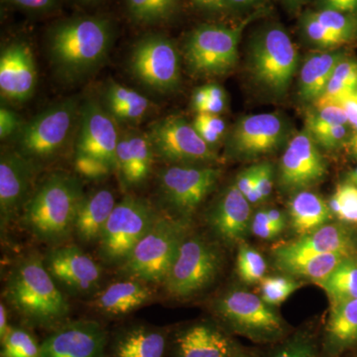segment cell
Returning a JSON list of instances; mask_svg holds the SVG:
<instances>
[{"label":"cell","instance_id":"obj_30","mask_svg":"<svg viewBox=\"0 0 357 357\" xmlns=\"http://www.w3.org/2000/svg\"><path fill=\"white\" fill-rule=\"evenodd\" d=\"M342 53L328 52L307 59L301 69L300 96L305 100L316 102L325 93L333 70L340 61Z\"/></svg>","mask_w":357,"mask_h":357},{"label":"cell","instance_id":"obj_3","mask_svg":"<svg viewBox=\"0 0 357 357\" xmlns=\"http://www.w3.org/2000/svg\"><path fill=\"white\" fill-rule=\"evenodd\" d=\"M109 21L79 17L59 23L49 33L52 63L65 77L76 79L100 67L112 45Z\"/></svg>","mask_w":357,"mask_h":357},{"label":"cell","instance_id":"obj_12","mask_svg":"<svg viewBox=\"0 0 357 357\" xmlns=\"http://www.w3.org/2000/svg\"><path fill=\"white\" fill-rule=\"evenodd\" d=\"M43 262L58 287L70 297L91 298L100 289L102 265L76 244L49 248Z\"/></svg>","mask_w":357,"mask_h":357},{"label":"cell","instance_id":"obj_11","mask_svg":"<svg viewBox=\"0 0 357 357\" xmlns=\"http://www.w3.org/2000/svg\"><path fill=\"white\" fill-rule=\"evenodd\" d=\"M241 29L203 25L194 30L185 46V60L192 72L218 76L234 69L238 60Z\"/></svg>","mask_w":357,"mask_h":357},{"label":"cell","instance_id":"obj_43","mask_svg":"<svg viewBox=\"0 0 357 357\" xmlns=\"http://www.w3.org/2000/svg\"><path fill=\"white\" fill-rule=\"evenodd\" d=\"M316 114L307 119V128L310 132L325 130L335 126H347L349 123L347 114L342 107L328 105V107L317 109Z\"/></svg>","mask_w":357,"mask_h":357},{"label":"cell","instance_id":"obj_28","mask_svg":"<svg viewBox=\"0 0 357 357\" xmlns=\"http://www.w3.org/2000/svg\"><path fill=\"white\" fill-rule=\"evenodd\" d=\"M357 344V299L333 303L325 328L321 357H337Z\"/></svg>","mask_w":357,"mask_h":357},{"label":"cell","instance_id":"obj_5","mask_svg":"<svg viewBox=\"0 0 357 357\" xmlns=\"http://www.w3.org/2000/svg\"><path fill=\"white\" fill-rule=\"evenodd\" d=\"M217 321L230 333L259 344H277L287 337L281 317L258 296L243 290L225 293L213 304Z\"/></svg>","mask_w":357,"mask_h":357},{"label":"cell","instance_id":"obj_4","mask_svg":"<svg viewBox=\"0 0 357 357\" xmlns=\"http://www.w3.org/2000/svg\"><path fill=\"white\" fill-rule=\"evenodd\" d=\"M190 225L189 220L171 218L160 211L153 227L134 248L128 260L116 268L119 274L162 285L189 232Z\"/></svg>","mask_w":357,"mask_h":357},{"label":"cell","instance_id":"obj_7","mask_svg":"<svg viewBox=\"0 0 357 357\" xmlns=\"http://www.w3.org/2000/svg\"><path fill=\"white\" fill-rule=\"evenodd\" d=\"M222 264V255L215 244L188 232L162 285L171 298L194 297L215 282Z\"/></svg>","mask_w":357,"mask_h":357},{"label":"cell","instance_id":"obj_38","mask_svg":"<svg viewBox=\"0 0 357 357\" xmlns=\"http://www.w3.org/2000/svg\"><path fill=\"white\" fill-rule=\"evenodd\" d=\"M310 13L319 24L342 40L344 44L349 43L356 38L357 18L354 14L340 13L328 8L312 11Z\"/></svg>","mask_w":357,"mask_h":357},{"label":"cell","instance_id":"obj_13","mask_svg":"<svg viewBox=\"0 0 357 357\" xmlns=\"http://www.w3.org/2000/svg\"><path fill=\"white\" fill-rule=\"evenodd\" d=\"M154 153L173 165L208 164L217 160L215 152L197 132L192 124L180 116L155 122L147 134Z\"/></svg>","mask_w":357,"mask_h":357},{"label":"cell","instance_id":"obj_47","mask_svg":"<svg viewBox=\"0 0 357 357\" xmlns=\"http://www.w3.org/2000/svg\"><path fill=\"white\" fill-rule=\"evenodd\" d=\"M255 185L263 199L271 195L273 190V167L271 164L264 162L256 165Z\"/></svg>","mask_w":357,"mask_h":357},{"label":"cell","instance_id":"obj_53","mask_svg":"<svg viewBox=\"0 0 357 357\" xmlns=\"http://www.w3.org/2000/svg\"><path fill=\"white\" fill-rule=\"evenodd\" d=\"M340 107L347 114L349 126L354 129V132H357V91L345 98Z\"/></svg>","mask_w":357,"mask_h":357},{"label":"cell","instance_id":"obj_41","mask_svg":"<svg viewBox=\"0 0 357 357\" xmlns=\"http://www.w3.org/2000/svg\"><path fill=\"white\" fill-rule=\"evenodd\" d=\"M261 299L269 306H278L290 297L300 284L285 277H264L261 282Z\"/></svg>","mask_w":357,"mask_h":357},{"label":"cell","instance_id":"obj_56","mask_svg":"<svg viewBox=\"0 0 357 357\" xmlns=\"http://www.w3.org/2000/svg\"><path fill=\"white\" fill-rule=\"evenodd\" d=\"M9 326L10 325L8 323V311H7L6 304L1 302L0 304V340H2L6 335Z\"/></svg>","mask_w":357,"mask_h":357},{"label":"cell","instance_id":"obj_48","mask_svg":"<svg viewBox=\"0 0 357 357\" xmlns=\"http://www.w3.org/2000/svg\"><path fill=\"white\" fill-rule=\"evenodd\" d=\"M20 117L13 110L7 107L0 109V138L1 140L7 139L11 136H15L20 130Z\"/></svg>","mask_w":357,"mask_h":357},{"label":"cell","instance_id":"obj_33","mask_svg":"<svg viewBox=\"0 0 357 357\" xmlns=\"http://www.w3.org/2000/svg\"><path fill=\"white\" fill-rule=\"evenodd\" d=\"M347 257L351 256L340 253H328L279 263L277 266L280 268L282 271L287 272L294 276L304 277L318 283L319 281L325 280L326 277Z\"/></svg>","mask_w":357,"mask_h":357},{"label":"cell","instance_id":"obj_19","mask_svg":"<svg viewBox=\"0 0 357 357\" xmlns=\"http://www.w3.org/2000/svg\"><path fill=\"white\" fill-rule=\"evenodd\" d=\"M100 288L91 296L88 306L91 312L107 319H121L153 302L155 285L137 279L121 277Z\"/></svg>","mask_w":357,"mask_h":357},{"label":"cell","instance_id":"obj_54","mask_svg":"<svg viewBox=\"0 0 357 357\" xmlns=\"http://www.w3.org/2000/svg\"><path fill=\"white\" fill-rule=\"evenodd\" d=\"M267 215L275 229H278L280 232L283 231L286 225L285 218H284L283 213L278 210H268Z\"/></svg>","mask_w":357,"mask_h":357},{"label":"cell","instance_id":"obj_50","mask_svg":"<svg viewBox=\"0 0 357 357\" xmlns=\"http://www.w3.org/2000/svg\"><path fill=\"white\" fill-rule=\"evenodd\" d=\"M256 177V165L245 169L243 172L237 176L236 185L237 189L243 194L244 196L248 194V192L255 187Z\"/></svg>","mask_w":357,"mask_h":357},{"label":"cell","instance_id":"obj_52","mask_svg":"<svg viewBox=\"0 0 357 357\" xmlns=\"http://www.w3.org/2000/svg\"><path fill=\"white\" fill-rule=\"evenodd\" d=\"M324 8L333 9L340 13H357V0H323Z\"/></svg>","mask_w":357,"mask_h":357},{"label":"cell","instance_id":"obj_32","mask_svg":"<svg viewBox=\"0 0 357 357\" xmlns=\"http://www.w3.org/2000/svg\"><path fill=\"white\" fill-rule=\"evenodd\" d=\"M357 91V62L342 59L333 70L325 93L314 102L317 109L337 105L340 107L345 98Z\"/></svg>","mask_w":357,"mask_h":357},{"label":"cell","instance_id":"obj_37","mask_svg":"<svg viewBox=\"0 0 357 357\" xmlns=\"http://www.w3.org/2000/svg\"><path fill=\"white\" fill-rule=\"evenodd\" d=\"M268 357H321V349L311 330H300L275 345Z\"/></svg>","mask_w":357,"mask_h":357},{"label":"cell","instance_id":"obj_62","mask_svg":"<svg viewBox=\"0 0 357 357\" xmlns=\"http://www.w3.org/2000/svg\"><path fill=\"white\" fill-rule=\"evenodd\" d=\"M287 1L291 4H299L301 2L305 1V0H287Z\"/></svg>","mask_w":357,"mask_h":357},{"label":"cell","instance_id":"obj_2","mask_svg":"<svg viewBox=\"0 0 357 357\" xmlns=\"http://www.w3.org/2000/svg\"><path fill=\"white\" fill-rule=\"evenodd\" d=\"M84 196L83 185L76 176L51 174L28 199L21 223L34 238L50 248L67 243L74 234L75 220Z\"/></svg>","mask_w":357,"mask_h":357},{"label":"cell","instance_id":"obj_29","mask_svg":"<svg viewBox=\"0 0 357 357\" xmlns=\"http://www.w3.org/2000/svg\"><path fill=\"white\" fill-rule=\"evenodd\" d=\"M291 222L296 234L306 236L326 225L332 217L330 206L311 192H300L289 204Z\"/></svg>","mask_w":357,"mask_h":357},{"label":"cell","instance_id":"obj_46","mask_svg":"<svg viewBox=\"0 0 357 357\" xmlns=\"http://www.w3.org/2000/svg\"><path fill=\"white\" fill-rule=\"evenodd\" d=\"M311 134L314 140H316L319 145L331 149L344 142L347 136V126H335Z\"/></svg>","mask_w":357,"mask_h":357},{"label":"cell","instance_id":"obj_57","mask_svg":"<svg viewBox=\"0 0 357 357\" xmlns=\"http://www.w3.org/2000/svg\"><path fill=\"white\" fill-rule=\"evenodd\" d=\"M244 197L248 199V201L250 204H257L259 203V202L263 201L261 194H260V192L258 191V189L256 188L255 185V187H253L252 189L248 192V194Z\"/></svg>","mask_w":357,"mask_h":357},{"label":"cell","instance_id":"obj_60","mask_svg":"<svg viewBox=\"0 0 357 357\" xmlns=\"http://www.w3.org/2000/svg\"><path fill=\"white\" fill-rule=\"evenodd\" d=\"M349 183L357 187V168L349 175Z\"/></svg>","mask_w":357,"mask_h":357},{"label":"cell","instance_id":"obj_16","mask_svg":"<svg viewBox=\"0 0 357 357\" xmlns=\"http://www.w3.org/2000/svg\"><path fill=\"white\" fill-rule=\"evenodd\" d=\"M241 349L217 321L199 319L172 326L167 357H234Z\"/></svg>","mask_w":357,"mask_h":357},{"label":"cell","instance_id":"obj_31","mask_svg":"<svg viewBox=\"0 0 357 357\" xmlns=\"http://www.w3.org/2000/svg\"><path fill=\"white\" fill-rule=\"evenodd\" d=\"M105 102L109 114L115 121H139L147 114L150 102L134 91L117 83L110 84L105 93Z\"/></svg>","mask_w":357,"mask_h":357},{"label":"cell","instance_id":"obj_21","mask_svg":"<svg viewBox=\"0 0 357 357\" xmlns=\"http://www.w3.org/2000/svg\"><path fill=\"white\" fill-rule=\"evenodd\" d=\"M171 331L142 321L122 324L109 332V357H167Z\"/></svg>","mask_w":357,"mask_h":357},{"label":"cell","instance_id":"obj_59","mask_svg":"<svg viewBox=\"0 0 357 357\" xmlns=\"http://www.w3.org/2000/svg\"><path fill=\"white\" fill-rule=\"evenodd\" d=\"M225 1L227 2V4H234V6H249V4L255 3L259 0H225Z\"/></svg>","mask_w":357,"mask_h":357},{"label":"cell","instance_id":"obj_9","mask_svg":"<svg viewBox=\"0 0 357 357\" xmlns=\"http://www.w3.org/2000/svg\"><path fill=\"white\" fill-rule=\"evenodd\" d=\"M220 170L213 167L173 165L159 174L158 194L164 215L191 220L206 197L213 192Z\"/></svg>","mask_w":357,"mask_h":357},{"label":"cell","instance_id":"obj_36","mask_svg":"<svg viewBox=\"0 0 357 357\" xmlns=\"http://www.w3.org/2000/svg\"><path fill=\"white\" fill-rule=\"evenodd\" d=\"M129 15L138 24L154 25L170 20L178 0H126Z\"/></svg>","mask_w":357,"mask_h":357},{"label":"cell","instance_id":"obj_24","mask_svg":"<svg viewBox=\"0 0 357 357\" xmlns=\"http://www.w3.org/2000/svg\"><path fill=\"white\" fill-rule=\"evenodd\" d=\"M250 203L236 185H230L208 211L206 222L213 234L227 244L241 243L250 225Z\"/></svg>","mask_w":357,"mask_h":357},{"label":"cell","instance_id":"obj_40","mask_svg":"<svg viewBox=\"0 0 357 357\" xmlns=\"http://www.w3.org/2000/svg\"><path fill=\"white\" fill-rule=\"evenodd\" d=\"M328 206L342 222L357 225V187L351 183L338 185Z\"/></svg>","mask_w":357,"mask_h":357},{"label":"cell","instance_id":"obj_63","mask_svg":"<svg viewBox=\"0 0 357 357\" xmlns=\"http://www.w3.org/2000/svg\"><path fill=\"white\" fill-rule=\"evenodd\" d=\"M86 1H93V0H86Z\"/></svg>","mask_w":357,"mask_h":357},{"label":"cell","instance_id":"obj_1","mask_svg":"<svg viewBox=\"0 0 357 357\" xmlns=\"http://www.w3.org/2000/svg\"><path fill=\"white\" fill-rule=\"evenodd\" d=\"M6 305L20 323L50 333L69 321L67 295L52 278L38 252L28 253L11 268L4 285Z\"/></svg>","mask_w":357,"mask_h":357},{"label":"cell","instance_id":"obj_39","mask_svg":"<svg viewBox=\"0 0 357 357\" xmlns=\"http://www.w3.org/2000/svg\"><path fill=\"white\" fill-rule=\"evenodd\" d=\"M266 270V262L258 251L251 248L248 244L239 243L236 271L241 280L249 284L261 282Z\"/></svg>","mask_w":357,"mask_h":357},{"label":"cell","instance_id":"obj_61","mask_svg":"<svg viewBox=\"0 0 357 357\" xmlns=\"http://www.w3.org/2000/svg\"><path fill=\"white\" fill-rule=\"evenodd\" d=\"M234 357H256L255 354H251V352L244 351L243 349H241L238 354H236V356Z\"/></svg>","mask_w":357,"mask_h":357},{"label":"cell","instance_id":"obj_14","mask_svg":"<svg viewBox=\"0 0 357 357\" xmlns=\"http://www.w3.org/2000/svg\"><path fill=\"white\" fill-rule=\"evenodd\" d=\"M133 76L141 84L168 93L181 79L180 56L173 42L161 35H150L134 46L129 61Z\"/></svg>","mask_w":357,"mask_h":357},{"label":"cell","instance_id":"obj_44","mask_svg":"<svg viewBox=\"0 0 357 357\" xmlns=\"http://www.w3.org/2000/svg\"><path fill=\"white\" fill-rule=\"evenodd\" d=\"M302 29L305 36L312 44L323 48H335L344 45V42L319 24L312 14H305L302 20Z\"/></svg>","mask_w":357,"mask_h":357},{"label":"cell","instance_id":"obj_49","mask_svg":"<svg viewBox=\"0 0 357 357\" xmlns=\"http://www.w3.org/2000/svg\"><path fill=\"white\" fill-rule=\"evenodd\" d=\"M251 230L253 234L262 239H271L280 234L278 229H275L273 225L268 218L267 211H260L256 213L251 222Z\"/></svg>","mask_w":357,"mask_h":357},{"label":"cell","instance_id":"obj_42","mask_svg":"<svg viewBox=\"0 0 357 357\" xmlns=\"http://www.w3.org/2000/svg\"><path fill=\"white\" fill-rule=\"evenodd\" d=\"M202 139L211 148L222 139L225 131V121L218 114L201 112L197 115L192 123Z\"/></svg>","mask_w":357,"mask_h":357},{"label":"cell","instance_id":"obj_6","mask_svg":"<svg viewBox=\"0 0 357 357\" xmlns=\"http://www.w3.org/2000/svg\"><path fill=\"white\" fill-rule=\"evenodd\" d=\"M160 211L147 199L128 195L116 204L98 243L102 264L119 267L153 227Z\"/></svg>","mask_w":357,"mask_h":357},{"label":"cell","instance_id":"obj_51","mask_svg":"<svg viewBox=\"0 0 357 357\" xmlns=\"http://www.w3.org/2000/svg\"><path fill=\"white\" fill-rule=\"evenodd\" d=\"M11 3L33 11H45L55 6L56 0H9Z\"/></svg>","mask_w":357,"mask_h":357},{"label":"cell","instance_id":"obj_35","mask_svg":"<svg viewBox=\"0 0 357 357\" xmlns=\"http://www.w3.org/2000/svg\"><path fill=\"white\" fill-rule=\"evenodd\" d=\"M0 357H40L41 342L33 328L23 325H10L2 340Z\"/></svg>","mask_w":357,"mask_h":357},{"label":"cell","instance_id":"obj_18","mask_svg":"<svg viewBox=\"0 0 357 357\" xmlns=\"http://www.w3.org/2000/svg\"><path fill=\"white\" fill-rule=\"evenodd\" d=\"M75 154L89 155L107 162L116 171L119 137L114 117L93 100L84 102L79 112Z\"/></svg>","mask_w":357,"mask_h":357},{"label":"cell","instance_id":"obj_27","mask_svg":"<svg viewBox=\"0 0 357 357\" xmlns=\"http://www.w3.org/2000/svg\"><path fill=\"white\" fill-rule=\"evenodd\" d=\"M116 204L114 192L109 189L86 195L77 211L73 236L81 243L98 244Z\"/></svg>","mask_w":357,"mask_h":357},{"label":"cell","instance_id":"obj_26","mask_svg":"<svg viewBox=\"0 0 357 357\" xmlns=\"http://www.w3.org/2000/svg\"><path fill=\"white\" fill-rule=\"evenodd\" d=\"M155 153L147 135L128 134L121 137L116 149V171L124 189L144 184L150 177Z\"/></svg>","mask_w":357,"mask_h":357},{"label":"cell","instance_id":"obj_45","mask_svg":"<svg viewBox=\"0 0 357 357\" xmlns=\"http://www.w3.org/2000/svg\"><path fill=\"white\" fill-rule=\"evenodd\" d=\"M74 167L77 174L89 180H100L115 173L107 162L89 155L75 154Z\"/></svg>","mask_w":357,"mask_h":357},{"label":"cell","instance_id":"obj_22","mask_svg":"<svg viewBox=\"0 0 357 357\" xmlns=\"http://www.w3.org/2000/svg\"><path fill=\"white\" fill-rule=\"evenodd\" d=\"M37 70L31 48L23 42L9 44L0 56V91L2 98L25 102L34 93Z\"/></svg>","mask_w":357,"mask_h":357},{"label":"cell","instance_id":"obj_10","mask_svg":"<svg viewBox=\"0 0 357 357\" xmlns=\"http://www.w3.org/2000/svg\"><path fill=\"white\" fill-rule=\"evenodd\" d=\"M298 53L283 28L263 30L252 44L250 69L256 81L274 95H284L296 72Z\"/></svg>","mask_w":357,"mask_h":357},{"label":"cell","instance_id":"obj_55","mask_svg":"<svg viewBox=\"0 0 357 357\" xmlns=\"http://www.w3.org/2000/svg\"><path fill=\"white\" fill-rule=\"evenodd\" d=\"M199 6L211 11L222 10L227 6L225 0H194Z\"/></svg>","mask_w":357,"mask_h":357},{"label":"cell","instance_id":"obj_23","mask_svg":"<svg viewBox=\"0 0 357 357\" xmlns=\"http://www.w3.org/2000/svg\"><path fill=\"white\" fill-rule=\"evenodd\" d=\"M354 251V241L344 227L337 225H326L311 234L303 236L298 241L277 248L274 251V257L276 264H279L328 253L351 256Z\"/></svg>","mask_w":357,"mask_h":357},{"label":"cell","instance_id":"obj_58","mask_svg":"<svg viewBox=\"0 0 357 357\" xmlns=\"http://www.w3.org/2000/svg\"><path fill=\"white\" fill-rule=\"evenodd\" d=\"M349 150L352 156L357 159V132H354V135L349 140Z\"/></svg>","mask_w":357,"mask_h":357},{"label":"cell","instance_id":"obj_17","mask_svg":"<svg viewBox=\"0 0 357 357\" xmlns=\"http://www.w3.org/2000/svg\"><path fill=\"white\" fill-rule=\"evenodd\" d=\"M37 163L17 150L0 159V227L3 234L21 213L33 194Z\"/></svg>","mask_w":357,"mask_h":357},{"label":"cell","instance_id":"obj_34","mask_svg":"<svg viewBox=\"0 0 357 357\" xmlns=\"http://www.w3.org/2000/svg\"><path fill=\"white\" fill-rule=\"evenodd\" d=\"M317 284L326 291L332 304L357 299L356 260L352 257L345 258L325 280Z\"/></svg>","mask_w":357,"mask_h":357},{"label":"cell","instance_id":"obj_20","mask_svg":"<svg viewBox=\"0 0 357 357\" xmlns=\"http://www.w3.org/2000/svg\"><path fill=\"white\" fill-rule=\"evenodd\" d=\"M325 160L310 133L302 132L289 142L280 164V183L290 190L306 189L325 177Z\"/></svg>","mask_w":357,"mask_h":357},{"label":"cell","instance_id":"obj_15","mask_svg":"<svg viewBox=\"0 0 357 357\" xmlns=\"http://www.w3.org/2000/svg\"><path fill=\"white\" fill-rule=\"evenodd\" d=\"M109 335L98 319H69L42 340L40 357H109Z\"/></svg>","mask_w":357,"mask_h":357},{"label":"cell","instance_id":"obj_25","mask_svg":"<svg viewBox=\"0 0 357 357\" xmlns=\"http://www.w3.org/2000/svg\"><path fill=\"white\" fill-rule=\"evenodd\" d=\"M285 134V126L276 114L249 115L237 123L231 134L232 149L236 153L255 156L272 151Z\"/></svg>","mask_w":357,"mask_h":357},{"label":"cell","instance_id":"obj_8","mask_svg":"<svg viewBox=\"0 0 357 357\" xmlns=\"http://www.w3.org/2000/svg\"><path fill=\"white\" fill-rule=\"evenodd\" d=\"M81 109L74 100L52 105L23 123L15 135L17 151L35 163L60 153L72 136Z\"/></svg>","mask_w":357,"mask_h":357}]
</instances>
